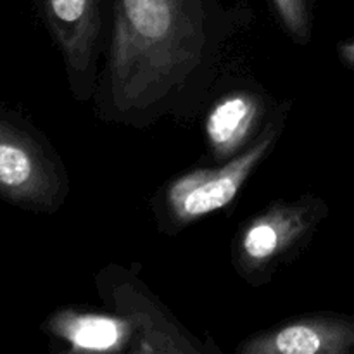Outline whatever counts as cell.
Masks as SVG:
<instances>
[{
	"label": "cell",
	"mask_w": 354,
	"mask_h": 354,
	"mask_svg": "<svg viewBox=\"0 0 354 354\" xmlns=\"http://www.w3.org/2000/svg\"><path fill=\"white\" fill-rule=\"evenodd\" d=\"M330 214L327 201L304 194L273 201L241 225L232 241V266L251 287H265L310 245Z\"/></svg>",
	"instance_id": "3"
},
{
	"label": "cell",
	"mask_w": 354,
	"mask_h": 354,
	"mask_svg": "<svg viewBox=\"0 0 354 354\" xmlns=\"http://www.w3.org/2000/svg\"><path fill=\"white\" fill-rule=\"evenodd\" d=\"M140 266H104L93 279L104 308L130 324L133 344L130 354H218L213 341L189 330L142 280Z\"/></svg>",
	"instance_id": "5"
},
{
	"label": "cell",
	"mask_w": 354,
	"mask_h": 354,
	"mask_svg": "<svg viewBox=\"0 0 354 354\" xmlns=\"http://www.w3.org/2000/svg\"><path fill=\"white\" fill-rule=\"evenodd\" d=\"M68 194V169L54 145L30 121L0 107V199L54 214Z\"/></svg>",
	"instance_id": "4"
},
{
	"label": "cell",
	"mask_w": 354,
	"mask_h": 354,
	"mask_svg": "<svg viewBox=\"0 0 354 354\" xmlns=\"http://www.w3.org/2000/svg\"><path fill=\"white\" fill-rule=\"evenodd\" d=\"M235 354H354V315L290 318L245 337Z\"/></svg>",
	"instance_id": "8"
},
{
	"label": "cell",
	"mask_w": 354,
	"mask_h": 354,
	"mask_svg": "<svg viewBox=\"0 0 354 354\" xmlns=\"http://www.w3.org/2000/svg\"><path fill=\"white\" fill-rule=\"evenodd\" d=\"M337 55L346 68L354 71V37L348 38V40H344L339 44Z\"/></svg>",
	"instance_id": "11"
},
{
	"label": "cell",
	"mask_w": 354,
	"mask_h": 354,
	"mask_svg": "<svg viewBox=\"0 0 354 354\" xmlns=\"http://www.w3.org/2000/svg\"><path fill=\"white\" fill-rule=\"evenodd\" d=\"M283 31L297 45H308L313 37V0H270Z\"/></svg>",
	"instance_id": "10"
},
{
	"label": "cell",
	"mask_w": 354,
	"mask_h": 354,
	"mask_svg": "<svg viewBox=\"0 0 354 354\" xmlns=\"http://www.w3.org/2000/svg\"><path fill=\"white\" fill-rule=\"evenodd\" d=\"M40 10L64 61L69 92L88 102L106 48V0H40Z\"/></svg>",
	"instance_id": "6"
},
{
	"label": "cell",
	"mask_w": 354,
	"mask_h": 354,
	"mask_svg": "<svg viewBox=\"0 0 354 354\" xmlns=\"http://www.w3.org/2000/svg\"><path fill=\"white\" fill-rule=\"evenodd\" d=\"M290 100L277 104L265 130L254 144L230 161L183 171L159 187L151 211L159 232L175 235L189 225L230 206L258 166L275 149L286 130Z\"/></svg>",
	"instance_id": "2"
},
{
	"label": "cell",
	"mask_w": 354,
	"mask_h": 354,
	"mask_svg": "<svg viewBox=\"0 0 354 354\" xmlns=\"http://www.w3.org/2000/svg\"><path fill=\"white\" fill-rule=\"evenodd\" d=\"M251 16L221 0H113L92 99L99 120L147 128L196 116Z\"/></svg>",
	"instance_id": "1"
},
{
	"label": "cell",
	"mask_w": 354,
	"mask_h": 354,
	"mask_svg": "<svg viewBox=\"0 0 354 354\" xmlns=\"http://www.w3.org/2000/svg\"><path fill=\"white\" fill-rule=\"evenodd\" d=\"M275 107L258 86H232L214 97L204 116V142L211 161H230L254 144Z\"/></svg>",
	"instance_id": "7"
},
{
	"label": "cell",
	"mask_w": 354,
	"mask_h": 354,
	"mask_svg": "<svg viewBox=\"0 0 354 354\" xmlns=\"http://www.w3.org/2000/svg\"><path fill=\"white\" fill-rule=\"evenodd\" d=\"M44 330L71 354H130L133 330L111 310L69 306L54 311Z\"/></svg>",
	"instance_id": "9"
}]
</instances>
